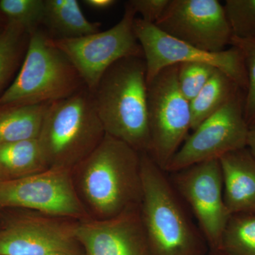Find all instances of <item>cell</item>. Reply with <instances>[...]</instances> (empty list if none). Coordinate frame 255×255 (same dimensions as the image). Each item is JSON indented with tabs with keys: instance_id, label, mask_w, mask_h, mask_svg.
<instances>
[{
	"instance_id": "obj_1",
	"label": "cell",
	"mask_w": 255,
	"mask_h": 255,
	"mask_svg": "<svg viewBox=\"0 0 255 255\" xmlns=\"http://www.w3.org/2000/svg\"><path fill=\"white\" fill-rule=\"evenodd\" d=\"M72 176L92 219H113L140 208L141 153L108 134L72 169Z\"/></svg>"
},
{
	"instance_id": "obj_2",
	"label": "cell",
	"mask_w": 255,
	"mask_h": 255,
	"mask_svg": "<svg viewBox=\"0 0 255 255\" xmlns=\"http://www.w3.org/2000/svg\"><path fill=\"white\" fill-rule=\"evenodd\" d=\"M106 134L148 153L147 70L143 57L116 62L91 92Z\"/></svg>"
},
{
	"instance_id": "obj_3",
	"label": "cell",
	"mask_w": 255,
	"mask_h": 255,
	"mask_svg": "<svg viewBox=\"0 0 255 255\" xmlns=\"http://www.w3.org/2000/svg\"><path fill=\"white\" fill-rule=\"evenodd\" d=\"M140 219L152 255H205V238L149 154L141 153Z\"/></svg>"
},
{
	"instance_id": "obj_4",
	"label": "cell",
	"mask_w": 255,
	"mask_h": 255,
	"mask_svg": "<svg viewBox=\"0 0 255 255\" xmlns=\"http://www.w3.org/2000/svg\"><path fill=\"white\" fill-rule=\"evenodd\" d=\"M85 87L72 62L40 27L30 33L21 68L0 97V107L51 103Z\"/></svg>"
},
{
	"instance_id": "obj_5",
	"label": "cell",
	"mask_w": 255,
	"mask_h": 255,
	"mask_svg": "<svg viewBox=\"0 0 255 255\" xmlns=\"http://www.w3.org/2000/svg\"><path fill=\"white\" fill-rule=\"evenodd\" d=\"M105 134L92 93L85 87L50 103L38 140L48 167L72 170Z\"/></svg>"
},
{
	"instance_id": "obj_6",
	"label": "cell",
	"mask_w": 255,
	"mask_h": 255,
	"mask_svg": "<svg viewBox=\"0 0 255 255\" xmlns=\"http://www.w3.org/2000/svg\"><path fill=\"white\" fill-rule=\"evenodd\" d=\"M178 66L163 69L147 82L150 136L147 154L164 171L185 141L191 128L190 102L178 85Z\"/></svg>"
},
{
	"instance_id": "obj_7",
	"label": "cell",
	"mask_w": 255,
	"mask_h": 255,
	"mask_svg": "<svg viewBox=\"0 0 255 255\" xmlns=\"http://www.w3.org/2000/svg\"><path fill=\"white\" fill-rule=\"evenodd\" d=\"M0 207L77 221L91 219L77 193L72 170L54 167L0 182Z\"/></svg>"
},
{
	"instance_id": "obj_8",
	"label": "cell",
	"mask_w": 255,
	"mask_h": 255,
	"mask_svg": "<svg viewBox=\"0 0 255 255\" xmlns=\"http://www.w3.org/2000/svg\"><path fill=\"white\" fill-rule=\"evenodd\" d=\"M135 17L136 12L128 1L122 19L110 29L72 39L53 40L73 64L90 92L116 62L128 57L144 58L134 32Z\"/></svg>"
},
{
	"instance_id": "obj_9",
	"label": "cell",
	"mask_w": 255,
	"mask_h": 255,
	"mask_svg": "<svg viewBox=\"0 0 255 255\" xmlns=\"http://www.w3.org/2000/svg\"><path fill=\"white\" fill-rule=\"evenodd\" d=\"M133 28L145 61L147 83L164 68L182 63H199L221 70L246 92V65L241 50L236 47L218 53L206 51L166 34L155 24L140 18L135 17Z\"/></svg>"
},
{
	"instance_id": "obj_10",
	"label": "cell",
	"mask_w": 255,
	"mask_h": 255,
	"mask_svg": "<svg viewBox=\"0 0 255 255\" xmlns=\"http://www.w3.org/2000/svg\"><path fill=\"white\" fill-rule=\"evenodd\" d=\"M244 101L245 92L241 91L204 121L183 142L164 172L173 173L247 147L249 126Z\"/></svg>"
},
{
	"instance_id": "obj_11",
	"label": "cell",
	"mask_w": 255,
	"mask_h": 255,
	"mask_svg": "<svg viewBox=\"0 0 255 255\" xmlns=\"http://www.w3.org/2000/svg\"><path fill=\"white\" fill-rule=\"evenodd\" d=\"M172 183L195 216L199 230L212 251H219L231 217L223 196L219 159L206 161L173 172Z\"/></svg>"
},
{
	"instance_id": "obj_12",
	"label": "cell",
	"mask_w": 255,
	"mask_h": 255,
	"mask_svg": "<svg viewBox=\"0 0 255 255\" xmlns=\"http://www.w3.org/2000/svg\"><path fill=\"white\" fill-rule=\"evenodd\" d=\"M155 26L188 44L218 53L231 47L232 30L218 0H169Z\"/></svg>"
},
{
	"instance_id": "obj_13",
	"label": "cell",
	"mask_w": 255,
	"mask_h": 255,
	"mask_svg": "<svg viewBox=\"0 0 255 255\" xmlns=\"http://www.w3.org/2000/svg\"><path fill=\"white\" fill-rule=\"evenodd\" d=\"M77 223L37 213L18 220L0 231V255H85Z\"/></svg>"
},
{
	"instance_id": "obj_14",
	"label": "cell",
	"mask_w": 255,
	"mask_h": 255,
	"mask_svg": "<svg viewBox=\"0 0 255 255\" xmlns=\"http://www.w3.org/2000/svg\"><path fill=\"white\" fill-rule=\"evenodd\" d=\"M75 236L85 255H152L140 208L113 219L78 221Z\"/></svg>"
},
{
	"instance_id": "obj_15",
	"label": "cell",
	"mask_w": 255,
	"mask_h": 255,
	"mask_svg": "<svg viewBox=\"0 0 255 255\" xmlns=\"http://www.w3.org/2000/svg\"><path fill=\"white\" fill-rule=\"evenodd\" d=\"M230 214H255V158L247 147L219 159Z\"/></svg>"
},
{
	"instance_id": "obj_16",
	"label": "cell",
	"mask_w": 255,
	"mask_h": 255,
	"mask_svg": "<svg viewBox=\"0 0 255 255\" xmlns=\"http://www.w3.org/2000/svg\"><path fill=\"white\" fill-rule=\"evenodd\" d=\"M42 27L53 40L72 39L100 31V23L89 21L77 0H45Z\"/></svg>"
},
{
	"instance_id": "obj_17",
	"label": "cell",
	"mask_w": 255,
	"mask_h": 255,
	"mask_svg": "<svg viewBox=\"0 0 255 255\" xmlns=\"http://www.w3.org/2000/svg\"><path fill=\"white\" fill-rule=\"evenodd\" d=\"M49 105L0 107V145L38 139Z\"/></svg>"
},
{
	"instance_id": "obj_18",
	"label": "cell",
	"mask_w": 255,
	"mask_h": 255,
	"mask_svg": "<svg viewBox=\"0 0 255 255\" xmlns=\"http://www.w3.org/2000/svg\"><path fill=\"white\" fill-rule=\"evenodd\" d=\"M242 90L226 74L216 69L207 83L190 102L191 130L217 112Z\"/></svg>"
},
{
	"instance_id": "obj_19",
	"label": "cell",
	"mask_w": 255,
	"mask_h": 255,
	"mask_svg": "<svg viewBox=\"0 0 255 255\" xmlns=\"http://www.w3.org/2000/svg\"><path fill=\"white\" fill-rule=\"evenodd\" d=\"M50 168L38 139L0 145V171L4 176L18 179Z\"/></svg>"
},
{
	"instance_id": "obj_20",
	"label": "cell",
	"mask_w": 255,
	"mask_h": 255,
	"mask_svg": "<svg viewBox=\"0 0 255 255\" xmlns=\"http://www.w3.org/2000/svg\"><path fill=\"white\" fill-rule=\"evenodd\" d=\"M28 40L29 33L16 23L6 22L0 31V97L21 65Z\"/></svg>"
},
{
	"instance_id": "obj_21",
	"label": "cell",
	"mask_w": 255,
	"mask_h": 255,
	"mask_svg": "<svg viewBox=\"0 0 255 255\" xmlns=\"http://www.w3.org/2000/svg\"><path fill=\"white\" fill-rule=\"evenodd\" d=\"M219 251L225 255H255V214L231 215Z\"/></svg>"
},
{
	"instance_id": "obj_22",
	"label": "cell",
	"mask_w": 255,
	"mask_h": 255,
	"mask_svg": "<svg viewBox=\"0 0 255 255\" xmlns=\"http://www.w3.org/2000/svg\"><path fill=\"white\" fill-rule=\"evenodd\" d=\"M45 0H0V13L6 22L14 23L28 33L42 27Z\"/></svg>"
},
{
	"instance_id": "obj_23",
	"label": "cell",
	"mask_w": 255,
	"mask_h": 255,
	"mask_svg": "<svg viewBox=\"0 0 255 255\" xmlns=\"http://www.w3.org/2000/svg\"><path fill=\"white\" fill-rule=\"evenodd\" d=\"M233 37H255V0H227L223 4Z\"/></svg>"
},
{
	"instance_id": "obj_24",
	"label": "cell",
	"mask_w": 255,
	"mask_h": 255,
	"mask_svg": "<svg viewBox=\"0 0 255 255\" xmlns=\"http://www.w3.org/2000/svg\"><path fill=\"white\" fill-rule=\"evenodd\" d=\"M231 46L241 50L246 65L248 83L245 92V117L251 127L255 124V37L247 39L233 37Z\"/></svg>"
},
{
	"instance_id": "obj_25",
	"label": "cell",
	"mask_w": 255,
	"mask_h": 255,
	"mask_svg": "<svg viewBox=\"0 0 255 255\" xmlns=\"http://www.w3.org/2000/svg\"><path fill=\"white\" fill-rule=\"evenodd\" d=\"M178 66V85L182 95L191 102L207 83L216 68L208 64L186 63Z\"/></svg>"
},
{
	"instance_id": "obj_26",
	"label": "cell",
	"mask_w": 255,
	"mask_h": 255,
	"mask_svg": "<svg viewBox=\"0 0 255 255\" xmlns=\"http://www.w3.org/2000/svg\"><path fill=\"white\" fill-rule=\"evenodd\" d=\"M169 0H130L131 5L137 14L141 15L142 20L155 24L163 14L168 6Z\"/></svg>"
},
{
	"instance_id": "obj_27",
	"label": "cell",
	"mask_w": 255,
	"mask_h": 255,
	"mask_svg": "<svg viewBox=\"0 0 255 255\" xmlns=\"http://www.w3.org/2000/svg\"><path fill=\"white\" fill-rule=\"evenodd\" d=\"M83 2L89 7L95 9H107L117 2L115 0H85Z\"/></svg>"
},
{
	"instance_id": "obj_28",
	"label": "cell",
	"mask_w": 255,
	"mask_h": 255,
	"mask_svg": "<svg viewBox=\"0 0 255 255\" xmlns=\"http://www.w3.org/2000/svg\"><path fill=\"white\" fill-rule=\"evenodd\" d=\"M247 148L249 150L255 158V124L249 127L248 140H247Z\"/></svg>"
},
{
	"instance_id": "obj_29",
	"label": "cell",
	"mask_w": 255,
	"mask_h": 255,
	"mask_svg": "<svg viewBox=\"0 0 255 255\" xmlns=\"http://www.w3.org/2000/svg\"><path fill=\"white\" fill-rule=\"evenodd\" d=\"M214 252V255H225L223 253L220 251H213Z\"/></svg>"
},
{
	"instance_id": "obj_30",
	"label": "cell",
	"mask_w": 255,
	"mask_h": 255,
	"mask_svg": "<svg viewBox=\"0 0 255 255\" xmlns=\"http://www.w3.org/2000/svg\"><path fill=\"white\" fill-rule=\"evenodd\" d=\"M5 180L4 176H3L2 173H1V171H0V182L1 181Z\"/></svg>"
},
{
	"instance_id": "obj_31",
	"label": "cell",
	"mask_w": 255,
	"mask_h": 255,
	"mask_svg": "<svg viewBox=\"0 0 255 255\" xmlns=\"http://www.w3.org/2000/svg\"><path fill=\"white\" fill-rule=\"evenodd\" d=\"M1 13H0V26H1V22H2V21H1Z\"/></svg>"
}]
</instances>
